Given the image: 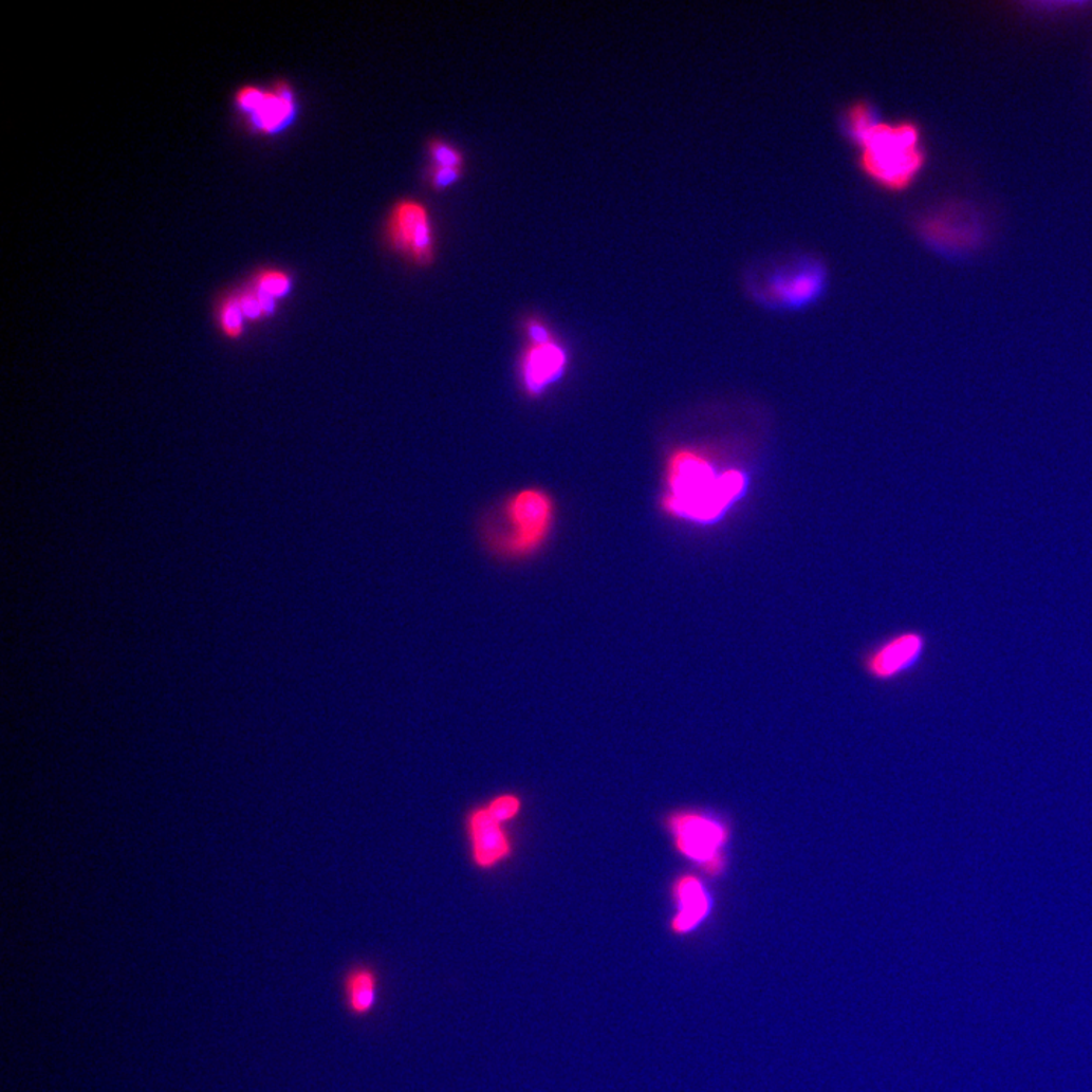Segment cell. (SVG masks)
Returning <instances> with one entry per match:
<instances>
[{"label":"cell","instance_id":"1","mask_svg":"<svg viewBox=\"0 0 1092 1092\" xmlns=\"http://www.w3.org/2000/svg\"><path fill=\"white\" fill-rule=\"evenodd\" d=\"M744 467L722 466L704 449L680 446L665 460L659 511L696 526H715L727 519L752 487Z\"/></svg>","mask_w":1092,"mask_h":1092},{"label":"cell","instance_id":"2","mask_svg":"<svg viewBox=\"0 0 1092 1092\" xmlns=\"http://www.w3.org/2000/svg\"><path fill=\"white\" fill-rule=\"evenodd\" d=\"M557 519L556 498L547 488H518L484 522V542L502 560H529L548 545Z\"/></svg>","mask_w":1092,"mask_h":1092},{"label":"cell","instance_id":"3","mask_svg":"<svg viewBox=\"0 0 1092 1092\" xmlns=\"http://www.w3.org/2000/svg\"><path fill=\"white\" fill-rule=\"evenodd\" d=\"M853 148L857 167L874 186L886 191H905L915 183L926 164L923 134L913 122L878 121Z\"/></svg>","mask_w":1092,"mask_h":1092},{"label":"cell","instance_id":"4","mask_svg":"<svg viewBox=\"0 0 1092 1092\" xmlns=\"http://www.w3.org/2000/svg\"><path fill=\"white\" fill-rule=\"evenodd\" d=\"M672 849L701 875L718 878L727 872L732 826L727 818L698 808H679L662 816Z\"/></svg>","mask_w":1092,"mask_h":1092},{"label":"cell","instance_id":"5","mask_svg":"<svg viewBox=\"0 0 1092 1092\" xmlns=\"http://www.w3.org/2000/svg\"><path fill=\"white\" fill-rule=\"evenodd\" d=\"M827 266L814 256H794L756 269L746 289L759 306L779 312H800L825 295Z\"/></svg>","mask_w":1092,"mask_h":1092},{"label":"cell","instance_id":"6","mask_svg":"<svg viewBox=\"0 0 1092 1092\" xmlns=\"http://www.w3.org/2000/svg\"><path fill=\"white\" fill-rule=\"evenodd\" d=\"M384 243L411 266L424 269L438 257V232L427 204L414 198L397 199L387 212Z\"/></svg>","mask_w":1092,"mask_h":1092},{"label":"cell","instance_id":"7","mask_svg":"<svg viewBox=\"0 0 1092 1092\" xmlns=\"http://www.w3.org/2000/svg\"><path fill=\"white\" fill-rule=\"evenodd\" d=\"M233 103L258 134L275 135L285 131L298 116V97L285 81L275 82L267 89L246 84L234 93Z\"/></svg>","mask_w":1092,"mask_h":1092},{"label":"cell","instance_id":"8","mask_svg":"<svg viewBox=\"0 0 1092 1092\" xmlns=\"http://www.w3.org/2000/svg\"><path fill=\"white\" fill-rule=\"evenodd\" d=\"M571 355L556 334L525 338L518 358V382L523 395L540 400L563 382L570 372Z\"/></svg>","mask_w":1092,"mask_h":1092},{"label":"cell","instance_id":"9","mask_svg":"<svg viewBox=\"0 0 1092 1092\" xmlns=\"http://www.w3.org/2000/svg\"><path fill=\"white\" fill-rule=\"evenodd\" d=\"M465 836L469 859L480 872H495L515 856V839L511 825L500 821L484 802L466 812Z\"/></svg>","mask_w":1092,"mask_h":1092},{"label":"cell","instance_id":"10","mask_svg":"<svg viewBox=\"0 0 1092 1092\" xmlns=\"http://www.w3.org/2000/svg\"><path fill=\"white\" fill-rule=\"evenodd\" d=\"M927 650V636L905 630L878 642L862 655V669L875 682H892L915 668Z\"/></svg>","mask_w":1092,"mask_h":1092},{"label":"cell","instance_id":"11","mask_svg":"<svg viewBox=\"0 0 1092 1092\" xmlns=\"http://www.w3.org/2000/svg\"><path fill=\"white\" fill-rule=\"evenodd\" d=\"M674 913L669 919V931L675 937L693 933L709 919L714 910V899L704 875L696 872H680L669 886Z\"/></svg>","mask_w":1092,"mask_h":1092},{"label":"cell","instance_id":"12","mask_svg":"<svg viewBox=\"0 0 1092 1092\" xmlns=\"http://www.w3.org/2000/svg\"><path fill=\"white\" fill-rule=\"evenodd\" d=\"M345 1007L354 1018H366L378 1006L380 975L372 965L349 966L341 979Z\"/></svg>","mask_w":1092,"mask_h":1092},{"label":"cell","instance_id":"13","mask_svg":"<svg viewBox=\"0 0 1092 1092\" xmlns=\"http://www.w3.org/2000/svg\"><path fill=\"white\" fill-rule=\"evenodd\" d=\"M878 121L881 116L874 105L867 99H857L844 108L839 116V128L847 142L854 145Z\"/></svg>","mask_w":1092,"mask_h":1092},{"label":"cell","instance_id":"14","mask_svg":"<svg viewBox=\"0 0 1092 1092\" xmlns=\"http://www.w3.org/2000/svg\"><path fill=\"white\" fill-rule=\"evenodd\" d=\"M293 282H295L293 275L285 269L261 267L254 272L253 278L247 281V284L253 285L261 295L278 302L291 295Z\"/></svg>","mask_w":1092,"mask_h":1092},{"label":"cell","instance_id":"15","mask_svg":"<svg viewBox=\"0 0 1092 1092\" xmlns=\"http://www.w3.org/2000/svg\"><path fill=\"white\" fill-rule=\"evenodd\" d=\"M215 314L216 322L223 336L232 338V340H239L243 336L247 320L244 317L242 306H240L237 291L226 293L219 299V302L216 303Z\"/></svg>","mask_w":1092,"mask_h":1092},{"label":"cell","instance_id":"16","mask_svg":"<svg viewBox=\"0 0 1092 1092\" xmlns=\"http://www.w3.org/2000/svg\"><path fill=\"white\" fill-rule=\"evenodd\" d=\"M237 296H239L240 306H242L247 322H260L277 312L278 302L261 295L253 285H244L237 291Z\"/></svg>","mask_w":1092,"mask_h":1092},{"label":"cell","instance_id":"17","mask_svg":"<svg viewBox=\"0 0 1092 1092\" xmlns=\"http://www.w3.org/2000/svg\"><path fill=\"white\" fill-rule=\"evenodd\" d=\"M491 814L497 816L505 825H513L523 811V798L518 792L502 791L484 801Z\"/></svg>","mask_w":1092,"mask_h":1092},{"label":"cell","instance_id":"18","mask_svg":"<svg viewBox=\"0 0 1092 1092\" xmlns=\"http://www.w3.org/2000/svg\"><path fill=\"white\" fill-rule=\"evenodd\" d=\"M427 155L431 164L443 167H462L465 169V153L446 140L434 137L428 140Z\"/></svg>","mask_w":1092,"mask_h":1092},{"label":"cell","instance_id":"19","mask_svg":"<svg viewBox=\"0 0 1092 1092\" xmlns=\"http://www.w3.org/2000/svg\"><path fill=\"white\" fill-rule=\"evenodd\" d=\"M463 174H465V169H462V167H443L430 164L425 180H427V184L432 190L446 191L456 186L462 180Z\"/></svg>","mask_w":1092,"mask_h":1092}]
</instances>
